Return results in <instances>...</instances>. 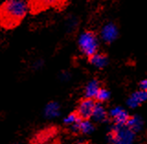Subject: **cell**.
<instances>
[{
    "label": "cell",
    "mask_w": 147,
    "mask_h": 144,
    "mask_svg": "<svg viewBox=\"0 0 147 144\" xmlns=\"http://www.w3.org/2000/svg\"><path fill=\"white\" fill-rule=\"evenodd\" d=\"M29 12L25 0H5L0 4V27L11 30L20 26Z\"/></svg>",
    "instance_id": "obj_1"
},
{
    "label": "cell",
    "mask_w": 147,
    "mask_h": 144,
    "mask_svg": "<svg viewBox=\"0 0 147 144\" xmlns=\"http://www.w3.org/2000/svg\"><path fill=\"white\" fill-rule=\"evenodd\" d=\"M78 48L87 59L98 52V39L96 32L90 30L83 32L78 40Z\"/></svg>",
    "instance_id": "obj_2"
},
{
    "label": "cell",
    "mask_w": 147,
    "mask_h": 144,
    "mask_svg": "<svg viewBox=\"0 0 147 144\" xmlns=\"http://www.w3.org/2000/svg\"><path fill=\"white\" fill-rule=\"evenodd\" d=\"M69 1L70 0H28V7L31 15H38L50 8L61 11L65 8Z\"/></svg>",
    "instance_id": "obj_3"
},
{
    "label": "cell",
    "mask_w": 147,
    "mask_h": 144,
    "mask_svg": "<svg viewBox=\"0 0 147 144\" xmlns=\"http://www.w3.org/2000/svg\"><path fill=\"white\" fill-rule=\"evenodd\" d=\"M109 139L113 144H132L135 139V134L127 125L116 124L110 131Z\"/></svg>",
    "instance_id": "obj_4"
},
{
    "label": "cell",
    "mask_w": 147,
    "mask_h": 144,
    "mask_svg": "<svg viewBox=\"0 0 147 144\" xmlns=\"http://www.w3.org/2000/svg\"><path fill=\"white\" fill-rule=\"evenodd\" d=\"M96 104V103L95 100L92 98H87V97L83 98L79 102V105H78L76 110L77 115L79 116L81 119H89L90 118H92Z\"/></svg>",
    "instance_id": "obj_5"
},
{
    "label": "cell",
    "mask_w": 147,
    "mask_h": 144,
    "mask_svg": "<svg viewBox=\"0 0 147 144\" xmlns=\"http://www.w3.org/2000/svg\"><path fill=\"white\" fill-rule=\"evenodd\" d=\"M119 30L117 26L114 23H108L106 24L100 32L101 39L105 41L106 43H111L118 38Z\"/></svg>",
    "instance_id": "obj_6"
},
{
    "label": "cell",
    "mask_w": 147,
    "mask_h": 144,
    "mask_svg": "<svg viewBox=\"0 0 147 144\" xmlns=\"http://www.w3.org/2000/svg\"><path fill=\"white\" fill-rule=\"evenodd\" d=\"M109 115L114 120L116 124L119 125H126L128 119H129V115L123 108L117 106V108H114L109 111Z\"/></svg>",
    "instance_id": "obj_7"
},
{
    "label": "cell",
    "mask_w": 147,
    "mask_h": 144,
    "mask_svg": "<svg viewBox=\"0 0 147 144\" xmlns=\"http://www.w3.org/2000/svg\"><path fill=\"white\" fill-rule=\"evenodd\" d=\"M147 100V91L140 90L137 91L129 97V99L127 101L128 106L131 108H137L138 106H140L142 102H144Z\"/></svg>",
    "instance_id": "obj_8"
},
{
    "label": "cell",
    "mask_w": 147,
    "mask_h": 144,
    "mask_svg": "<svg viewBox=\"0 0 147 144\" xmlns=\"http://www.w3.org/2000/svg\"><path fill=\"white\" fill-rule=\"evenodd\" d=\"M89 63L93 64L94 66L98 68H104L108 64V56L104 52H96L93 56L87 59Z\"/></svg>",
    "instance_id": "obj_9"
},
{
    "label": "cell",
    "mask_w": 147,
    "mask_h": 144,
    "mask_svg": "<svg viewBox=\"0 0 147 144\" xmlns=\"http://www.w3.org/2000/svg\"><path fill=\"white\" fill-rule=\"evenodd\" d=\"M72 129L75 131H80L84 134H89L94 131V126L88 119H82L78 123L73 125Z\"/></svg>",
    "instance_id": "obj_10"
},
{
    "label": "cell",
    "mask_w": 147,
    "mask_h": 144,
    "mask_svg": "<svg viewBox=\"0 0 147 144\" xmlns=\"http://www.w3.org/2000/svg\"><path fill=\"white\" fill-rule=\"evenodd\" d=\"M44 115L47 118H54L60 115V106L57 102L52 101L46 105L44 108Z\"/></svg>",
    "instance_id": "obj_11"
},
{
    "label": "cell",
    "mask_w": 147,
    "mask_h": 144,
    "mask_svg": "<svg viewBox=\"0 0 147 144\" xmlns=\"http://www.w3.org/2000/svg\"><path fill=\"white\" fill-rule=\"evenodd\" d=\"M100 89L99 82L98 80H92L90 81L85 89V96L87 98H96V94H98V90Z\"/></svg>",
    "instance_id": "obj_12"
},
{
    "label": "cell",
    "mask_w": 147,
    "mask_h": 144,
    "mask_svg": "<svg viewBox=\"0 0 147 144\" xmlns=\"http://www.w3.org/2000/svg\"><path fill=\"white\" fill-rule=\"evenodd\" d=\"M126 125L131 129L132 131L137 132V131H141L142 128V120L140 117L134 116V117L129 118Z\"/></svg>",
    "instance_id": "obj_13"
},
{
    "label": "cell",
    "mask_w": 147,
    "mask_h": 144,
    "mask_svg": "<svg viewBox=\"0 0 147 144\" xmlns=\"http://www.w3.org/2000/svg\"><path fill=\"white\" fill-rule=\"evenodd\" d=\"M92 118H93L96 121H98V122L104 121L106 118H107V112H106L103 106H101L100 104H96Z\"/></svg>",
    "instance_id": "obj_14"
},
{
    "label": "cell",
    "mask_w": 147,
    "mask_h": 144,
    "mask_svg": "<svg viewBox=\"0 0 147 144\" xmlns=\"http://www.w3.org/2000/svg\"><path fill=\"white\" fill-rule=\"evenodd\" d=\"M81 120L82 119L80 118L79 116L77 115L76 112H73L71 114H69L68 116H66V118L63 119V122L66 125H71V126H73V125L78 123L79 121H81Z\"/></svg>",
    "instance_id": "obj_15"
},
{
    "label": "cell",
    "mask_w": 147,
    "mask_h": 144,
    "mask_svg": "<svg viewBox=\"0 0 147 144\" xmlns=\"http://www.w3.org/2000/svg\"><path fill=\"white\" fill-rule=\"evenodd\" d=\"M109 96H110L109 92L107 89L100 87V89L98 90V94H96V99L98 100V102H105V101H107L109 98Z\"/></svg>",
    "instance_id": "obj_16"
},
{
    "label": "cell",
    "mask_w": 147,
    "mask_h": 144,
    "mask_svg": "<svg viewBox=\"0 0 147 144\" xmlns=\"http://www.w3.org/2000/svg\"><path fill=\"white\" fill-rule=\"evenodd\" d=\"M140 87L142 90L144 91H147V79H145V80H142L140 83Z\"/></svg>",
    "instance_id": "obj_17"
},
{
    "label": "cell",
    "mask_w": 147,
    "mask_h": 144,
    "mask_svg": "<svg viewBox=\"0 0 147 144\" xmlns=\"http://www.w3.org/2000/svg\"><path fill=\"white\" fill-rule=\"evenodd\" d=\"M16 144H20V143H16Z\"/></svg>",
    "instance_id": "obj_18"
}]
</instances>
